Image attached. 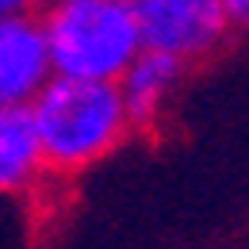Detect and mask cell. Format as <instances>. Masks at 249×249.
Segmentation results:
<instances>
[{
	"mask_svg": "<svg viewBox=\"0 0 249 249\" xmlns=\"http://www.w3.org/2000/svg\"><path fill=\"white\" fill-rule=\"evenodd\" d=\"M50 177H77L111 157L130 134L119 89L107 81L50 77L27 104Z\"/></svg>",
	"mask_w": 249,
	"mask_h": 249,
	"instance_id": "obj_1",
	"label": "cell"
},
{
	"mask_svg": "<svg viewBox=\"0 0 249 249\" xmlns=\"http://www.w3.org/2000/svg\"><path fill=\"white\" fill-rule=\"evenodd\" d=\"M38 27L54 77L115 85L142 54L130 0H46Z\"/></svg>",
	"mask_w": 249,
	"mask_h": 249,
	"instance_id": "obj_2",
	"label": "cell"
},
{
	"mask_svg": "<svg viewBox=\"0 0 249 249\" xmlns=\"http://www.w3.org/2000/svg\"><path fill=\"white\" fill-rule=\"evenodd\" d=\"M142 50L165 54L180 65L207 62L234 31L226 0H130Z\"/></svg>",
	"mask_w": 249,
	"mask_h": 249,
	"instance_id": "obj_3",
	"label": "cell"
},
{
	"mask_svg": "<svg viewBox=\"0 0 249 249\" xmlns=\"http://www.w3.org/2000/svg\"><path fill=\"white\" fill-rule=\"evenodd\" d=\"M50 77L38 16H0V111L27 107Z\"/></svg>",
	"mask_w": 249,
	"mask_h": 249,
	"instance_id": "obj_4",
	"label": "cell"
},
{
	"mask_svg": "<svg viewBox=\"0 0 249 249\" xmlns=\"http://www.w3.org/2000/svg\"><path fill=\"white\" fill-rule=\"evenodd\" d=\"M184 73H188V65L173 62L165 54H154V50H142L126 65V73L115 81V89H119V100H123L130 134L134 130H154L161 123L173 96L180 92Z\"/></svg>",
	"mask_w": 249,
	"mask_h": 249,
	"instance_id": "obj_5",
	"label": "cell"
},
{
	"mask_svg": "<svg viewBox=\"0 0 249 249\" xmlns=\"http://www.w3.org/2000/svg\"><path fill=\"white\" fill-rule=\"evenodd\" d=\"M46 157L38 146V130L27 107H4L0 111V196H27L42 184Z\"/></svg>",
	"mask_w": 249,
	"mask_h": 249,
	"instance_id": "obj_6",
	"label": "cell"
},
{
	"mask_svg": "<svg viewBox=\"0 0 249 249\" xmlns=\"http://www.w3.org/2000/svg\"><path fill=\"white\" fill-rule=\"evenodd\" d=\"M46 0H0V16H38Z\"/></svg>",
	"mask_w": 249,
	"mask_h": 249,
	"instance_id": "obj_7",
	"label": "cell"
},
{
	"mask_svg": "<svg viewBox=\"0 0 249 249\" xmlns=\"http://www.w3.org/2000/svg\"><path fill=\"white\" fill-rule=\"evenodd\" d=\"M226 12H230V23L249 31V0H226Z\"/></svg>",
	"mask_w": 249,
	"mask_h": 249,
	"instance_id": "obj_8",
	"label": "cell"
}]
</instances>
